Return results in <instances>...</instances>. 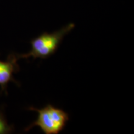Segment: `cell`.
<instances>
[{
    "instance_id": "1",
    "label": "cell",
    "mask_w": 134,
    "mask_h": 134,
    "mask_svg": "<svg viewBox=\"0 0 134 134\" xmlns=\"http://www.w3.org/2000/svg\"><path fill=\"white\" fill-rule=\"evenodd\" d=\"M75 25L73 23L63 27L58 31L53 32H43L40 36L32 39L30 43L31 50L28 53L24 54H16L17 58H26L33 57L34 59L41 58L46 59L55 54L62 42L65 36L74 29Z\"/></svg>"
},
{
    "instance_id": "2",
    "label": "cell",
    "mask_w": 134,
    "mask_h": 134,
    "mask_svg": "<svg viewBox=\"0 0 134 134\" xmlns=\"http://www.w3.org/2000/svg\"><path fill=\"white\" fill-rule=\"evenodd\" d=\"M27 109L37 112L38 117L24 129L25 132H28L34 127H38L45 134H58L63 130L69 120L68 113L50 104L41 109L30 106Z\"/></svg>"
},
{
    "instance_id": "3",
    "label": "cell",
    "mask_w": 134,
    "mask_h": 134,
    "mask_svg": "<svg viewBox=\"0 0 134 134\" xmlns=\"http://www.w3.org/2000/svg\"><path fill=\"white\" fill-rule=\"evenodd\" d=\"M18 58L15 53H11L6 61L0 60V88L1 92L7 94V86L9 82L13 81L19 85L13 78V74L19 71L18 64Z\"/></svg>"
},
{
    "instance_id": "4",
    "label": "cell",
    "mask_w": 134,
    "mask_h": 134,
    "mask_svg": "<svg viewBox=\"0 0 134 134\" xmlns=\"http://www.w3.org/2000/svg\"><path fill=\"white\" fill-rule=\"evenodd\" d=\"M14 132V127L8 123L6 116L0 110V134H8Z\"/></svg>"
}]
</instances>
